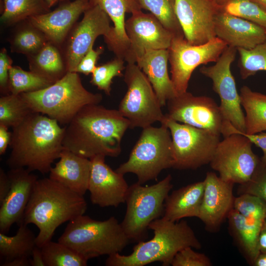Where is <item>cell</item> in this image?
Listing matches in <instances>:
<instances>
[{
	"instance_id": "cell-1",
	"label": "cell",
	"mask_w": 266,
	"mask_h": 266,
	"mask_svg": "<svg viewBox=\"0 0 266 266\" xmlns=\"http://www.w3.org/2000/svg\"><path fill=\"white\" fill-rule=\"evenodd\" d=\"M130 125L118 110L87 105L65 126L64 149L89 159L97 155L117 157Z\"/></svg>"
},
{
	"instance_id": "cell-2",
	"label": "cell",
	"mask_w": 266,
	"mask_h": 266,
	"mask_svg": "<svg viewBox=\"0 0 266 266\" xmlns=\"http://www.w3.org/2000/svg\"><path fill=\"white\" fill-rule=\"evenodd\" d=\"M60 125L55 119L33 112L12 128L11 151L6 161L10 169L24 167L43 174L49 173L64 150L65 128Z\"/></svg>"
},
{
	"instance_id": "cell-3",
	"label": "cell",
	"mask_w": 266,
	"mask_h": 266,
	"mask_svg": "<svg viewBox=\"0 0 266 266\" xmlns=\"http://www.w3.org/2000/svg\"><path fill=\"white\" fill-rule=\"evenodd\" d=\"M87 208L84 196L49 177L39 179L33 186L23 222L38 228L36 245L41 248L51 240L59 226L84 214Z\"/></svg>"
},
{
	"instance_id": "cell-4",
	"label": "cell",
	"mask_w": 266,
	"mask_h": 266,
	"mask_svg": "<svg viewBox=\"0 0 266 266\" xmlns=\"http://www.w3.org/2000/svg\"><path fill=\"white\" fill-rule=\"evenodd\" d=\"M148 229L154 236L148 241L141 240L128 255L112 254L106 259L107 266H144L155 262L164 266L171 265L176 254L187 247L200 249L201 244L188 223L172 222L162 217L152 222Z\"/></svg>"
},
{
	"instance_id": "cell-5",
	"label": "cell",
	"mask_w": 266,
	"mask_h": 266,
	"mask_svg": "<svg viewBox=\"0 0 266 266\" xmlns=\"http://www.w3.org/2000/svg\"><path fill=\"white\" fill-rule=\"evenodd\" d=\"M33 112L45 115L60 125H67L84 106L99 104L102 96L83 86L78 73L68 71L43 89L20 94Z\"/></svg>"
},
{
	"instance_id": "cell-6",
	"label": "cell",
	"mask_w": 266,
	"mask_h": 266,
	"mask_svg": "<svg viewBox=\"0 0 266 266\" xmlns=\"http://www.w3.org/2000/svg\"><path fill=\"white\" fill-rule=\"evenodd\" d=\"M130 239L114 216L99 221L82 215L69 221L58 242L88 261L120 253Z\"/></svg>"
},
{
	"instance_id": "cell-7",
	"label": "cell",
	"mask_w": 266,
	"mask_h": 266,
	"mask_svg": "<svg viewBox=\"0 0 266 266\" xmlns=\"http://www.w3.org/2000/svg\"><path fill=\"white\" fill-rule=\"evenodd\" d=\"M173 163L170 132L161 124L143 128L128 160L115 170L124 175L133 173L137 183L143 184L156 179L164 169L172 167Z\"/></svg>"
},
{
	"instance_id": "cell-8",
	"label": "cell",
	"mask_w": 266,
	"mask_h": 266,
	"mask_svg": "<svg viewBox=\"0 0 266 266\" xmlns=\"http://www.w3.org/2000/svg\"><path fill=\"white\" fill-rule=\"evenodd\" d=\"M171 180L168 174L150 186L136 182L129 186L126 212L121 225L130 240H143L150 224L163 216L165 200L173 187Z\"/></svg>"
},
{
	"instance_id": "cell-9",
	"label": "cell",
	"mask_w": 266,
	"mask_h": 266,
	"mask_svg": "<svg viewBox=\"0 0 266 266\" xmlns=\"http://www.w3.org/2000/svg\"><path fill=\"white\" fill-rule=\"evenodd\" d=\"M161 124L170 132L173 168L196 169L210 163L220 141V134L179 123L166 114Z\"/></svg>"
},
{
	"instance_id": "cell-10",
	"label": "cell",
	"mask_w": 266,
	"mask_h": 266,
	"mask_svg": "<svg viewBox=\"0 0 266 266\" xmlns=\"http://www.w3.org/2000/svg\"><path fill=\"white\" fill-rule=\"evenodd\" d=\"M124 80L127 91L118 111L130 122V129L152 126L165 117L162 106L146 75L136 63H128Z\"/></svg>"
},
{
	"instance_id": "cell-11",
	"label": "cell",
	"mask_w": 266,
	"mask_h": 266,
	"mask_svg": "<svg viewBox=\"0 0 266 266\" xmlns=\"http://www.w3.org/2000/svg\"><path fill=\"white\" fill-rule=\"evenodd\" d=\"M227 47L217 37L202 44L192 45L184 34L173 35L167 50L170 78L176 96L187 91L191 76L198 66L216 62Z\"/></svg>"
},
{
	"instance_id": "cell-12",
	"label": "cell",
	"mask_w": 266,
	"mask_h": 266,
	"mask_svg": "<svg viewBox=\"0 0 266 266\" xmlns=\"http://www.w3.org/2000/svg\"><path fill=\"white\" fill-rule=\"evenodd\" d=\"M245 135L232 133L220 140L209 163L223 180L239 185L249 181L261 160L252 150Z\"/></svg>"
},
{
	"instance_id": "cell-13",
	"label": "cell",
	"mask_w": 266,
	"mask_h": 266,
	"mask_svg": "<svg viewBox=\"0 0 266 266\" xmlns=\"http://www.w3.org/2000/svg\"><path fill=\"white\" fill-rule=\"evenodd\" d=\"M237 51L236 48L228 46L214 65L203 66L200 71L212 80L213 89L220 99L219 106L224 120L237 131L245 133V115L231 70Z\"/></svg>"
},
{
	"instance_id": "cell-14",
	"label": "cell",
	"mask_w": 266,
	"mask_h": 266,
	"mask_svg": "<svg viewBox=\"0 0 266 266\" xmlns=\"http://www.w3.org/2000/svg\"><path fill=\"white\" fill-rule=\"evenodd\" d=\"M166 115L179 123L221 134L224 119L220 106L211 98L186 91L167 101Z\"/></svg>"
},
{
	"instance_id": "cell-15",
	"label": "cell",
	"mask_w": 266,
	"mask_h": 266,
	"mask_svg": "<svg viewBox=\"0 0 266 266\" xmlns=\"http://www.w3.org/2000/svg\"><path fill=\"white\" fill-rule=\"evenodd\" d=\"M107 14L98 5H92L84 12L82 20L69 33L64 58L67 72H74L81 59L93 47L100 35L106 37L112 27Z\"/></svg>"
},
{
	"instance_id": "cell-16",
	"label": "cell",
	"mask_w": 266,
	"mask_h": 266,
	"mask_svg": "<svg viewBox=\"0 0 266 266\" xmlns=\"http://www.w3.org/2000/svg\"><path fill=\"white\" fill-rule=\"evenodd\" d=\"M130 45L124 60L135 63L137 58L151 50L167 49L173 34L151 13L141 10L132 14L125 22Z\"/></svg>"
},
{
	"instance_id": "cell-17",
	"label": "cell",
	"mask_w": 266,
	"mask_h": 266,
	"mask_svg": "<svg viewBox=\"0 0 266 266\" xmlns=\"http://www.w3.org/2000/svg\"><path fill=\"white\" fill-rule=\"evenodd\" d=\"M223 8L212 0H175L184 37L192 45L202 44L216 37L215 19Z\"/></svg>"
},
{
	"instance_id": "cell-18",
	"label": "cell",
	"mask_w": 266,
	"mask_h": 266,
	"mask_svg": "<svg viewBox=\"0 0 266 266\" xmlns=\"http://www.w3.org/2000/svg\"><path fill=\"white\" fill-rule=\"evenodd\" d=\"M105 156L90 159L91 170L88 190L91 202L101 207H117L126 200L129 187L124 174L113 170L105 162Z\"/></svg>"
},
{
	"instance_id": "cell-19",
	"label": "cell",
	"mask_w": 266,
	"mask_h": 266,
	"mask_svg": "<svg viewBox=\"0 0 266 266\" xmlns=\"http://www.w3.org/2000/svg\"><path fill=\"white\" fill-rule=\"evenodd\" d=\"M198 216L210 232H216L233 208L234 184L221 179L215 173L207 172Z\"/></svg>"
},
{
	"instance_id": "cell-20",
	"label": "cell",
	"mask_w": 266,
	"mask_h": 266,
	"mask_svg": "<svg viewBox=\"0 0 266 266\" xmlns=\"http://www.w3.org/2000/svg\"><path fill=\"white\" fill-rule=\"evenodd\" d=\"M11 181L10 190L0 204V233H7L14 223L19 226L33 186L36 175L26 168H10L7 172Z\"/></svg>"
},
{
	"instance_id": "cell-21",
	"label": "cell",
	"mask_w": 266,
	"mask_h": 266,
	"mask_svg": "<svg viewBox=\"0 0 266 266\" xmlns=\"http://www.w3.org/2000/svg\"><path fill=\"white\" fill-rule=\"evenodd\" d=\"M91 6L89 0H67L54 10L32 17L28 21L40 31L48 41L59 47L65 41L80 15Z\"/></svg>"
},
{
	"instance_id": "cell-22",
	"label": "cell",
	"mask_w": 266,
	"mask_h": 266,
	"mask_svg": "<svg viewBox=\"0 0 266 266\" xmlns=\"http://www.w3.org/2000/svg\"><path fill=\"white\" fill-rule=\"evenodd\" d=\"M216 37L234 48L251 49L266 40V31L248 20L229 14L224 9L214 21Z\"/></svg>"
},
{
	"instance_id": "cell-23",
	"label": "cell",
	"mask_w": 266,
	"mask_h": 266,
	"mask_svg": "<svg viewBox=\"0 0 266 266\" xmlns=\"http://www.w3.org/2000/svg\"><path fill=\"white\" fill-rule=\"evenodd\" d=\"M92 5H99L113 23L109 34L104 38L108 48L116 57L124 60L130 42L125 30L126 13L141 10L137 0H89Z\"/></svg>"
},
{
	"instance_id": "cell-24",
	"label": "cell",
	"mask_w": 266,
	"mask_h": 266,
	"mask_svg": "<svg viewBox=\"0 0 266 266\" xmlns=\"http://www.w3.org/2000/svg\"><path fill=\"white\" fill-rule=\"evenodd\" d=\"M91 170L90 159L64 149L49 177L84 196L88 190Z\"/></svg>"
},
{
	"instance_id": "cell-25",
	"label": "cell",
	"mask_w": 266,
	"mask_h": 266,
	"mask_svg": "<svg viewBox=\"0 0 266 266\" xmlns=\"http://www.w3.org/2000/svg\"><path fill=\"white\" fill-rule=\"evenodd\" d=\"M168 50L159 49L146 51L137 58L135 63L146 75L162 107L176 96L168 73Z\"/></svg>"
},
{
	"instance_id": "cell-26",
	"label": "cell",
	"mask_w": 266,
	"mask_h": 266,
	"mask_svg": "<svg viewBox=\"0 0 266 266\" xmlns=\"http://www.w3.org/2000/svg\"><path fill=\"white\" fill-rule=\"evenodd\" d=\"M203 191V181L174 190L165 200L162 217L172 222L186 217L198 218Z\"/></svg>"
},
{
	"instance_id": "cell-27",
	"label": "cell",
	"mask_w": 266,
	"mask_h": 266,
	"mask_svg": "<svg viewBox=\"0 0 266 266\" xmlns=\"http://www.w3.org/2000/svg\"><path fill=\"white\" fill-rule=\"evenodd\" d=\"M227 219L233 238L244 256L252 264L260 252L258 240L264 221L248 219L233 208Z\"/></svg>"
},
{
	"instance_id": "cell-28",
	"label": "cell",
	"mask_w": 266,
	"mask_h": 266,
	"mask_svg": "<svg viewBox=\"0 0 266 266\" xmlns=\"http://www.w3.org/2000/svg\"><path fill=\"white\" fill-rule=\"evenodd\" d=\"M29 58L30 71L53 83L62 78L67 72L58 46L49 41Z\"/></svg>"
},
{
	"instance_id": "cell-29",
	"label": "cell",
	"mask_w": 266,
	"mask_h": 266,
	"mask_svg": "<svg viewBox=\"0 0 266 266\" xmlns=\"http://www.w3.org/2000/svg\"><path fill=\"white\" fill-rule=\"evenodd\" d=\"M239 95L245 112V133L253 134L266 131V95L245 85L241 87Z\"/></svg>"
},
{
	"instance_id": "cell-30",
	"label": "cell",
	"mask_w": 266,
	"mask_h": 266,
	"mask_svg": "<svg viewBox=\"0 0 266 266\" xmlns=\"http://www.w3.org/2000/svg\"><path fill=\"white\" fill-rule=\"evenodd\" d=\"M22 222L15 235L7 236L0 233V256L3 262L19 257L30 258L36 245V237Z\"/></svg>"
},
{
	"instance_id": "cell-31",
	"label": "cell",
	"mask_w": 266,
	"mask_h": 266,
	"mask_svg": "<svg viewBox=\"0 0 266 266\" xmlns=\"http://www.w3.org/2000/svg\"><path fill=\"white\" fill-rule=\"evenodd\" d=\"M2 3L0 21L10 25L50 10L44 0H1Z\"/></svg>"
},
{
	"instance_id": "cell-32",
	"label": "cell",
	"mask_w": 266,
	"mask_h": 266,
	"mask_svg": "<svg viewBox=\"0 0 266 266\" xmlns=\"http://www.w3.org/2000/svg\"><path fill=\"white\" fill-rule=\"evenodd\" d=\"M141 9L148 10L174 35L184 34L175 9V0H137Z\"/></svg>"
},
{
	"instance_id": "cell-33",
	"label": "cell",
	"mask_w": 266,
	"mask_h": 266,
	"mask_svg": "<svg viewBox=\"0 0 266 266\" xmlns=\"http://www.w3.org/2000/svg\"><path fill=\"white\" fill-rule=\"evenodd\" d=\"M45 266H86L88 260L67 246L51 240L41 248Z\"/></svg>"
},
{
	"instance_id": "cell-34",
	"label": "cell",
	"mask_w": 266,
	"mask_h": 266,
	"mask_svg": "<svg viewBox=\"0 0 266 266\" xmlns=\"http://www.w3.org/2000/svg\"><path fill=\"white\" fill-rule=\"evenodd\" d=\"M54 83L31 71L12 66L9 71L8 88L10 94L20 95L37 91Z\"/></svg>"
},
{
	"instance_id": "cell-35",
	"label": "cell",
	"mask_w": 266,
	"mask_h": 266,
	"mask_svg": "<svg viewBox=\"0 0 266 266\" xmlns=\"http://www.w3.org/2000/svg\"><path fill=\"white\" fill-rule=\"evenodd\" d=\"M32 112L20 95L9 94L0 98V125L14 127Z\"/></svg>"
},
{
	"instance_id": "cell-36",
	"label": "cell",
	"mask_w": 266,
	"mask_h": 266,
	"mask_svg": "<svg viewBox=\"0 0 266 266\" xmlns=\"http://www.w3.org/2000/svg\"><path fill=\"white\" fill-rule=\"evenodd\" d=\"M241 77L245 79L259 71H266V40L251 49H237Z\"/></svg>"
},
{
	"instance_id": "cell-37",
	"label": "cell",
	"mask_w": 266,
	"mask_h": 266,
	"mask_svg": "<svg viewBox=\"0 0 266 266\" xmlns=\"http://www.w3.org/2000/svg\"><path fill=\"white\" fill-rule=\"evenodd\" d=\"M45 35L39 30L29 26L19 30L11 41L14 52L30 56L38 52L48 42Z\"/></svg>"
},
{
	"instance_id": "cell-38",
	"label": "cell",
	"mask_w": 266,
	"mask_h": 266,
	"mask_svg": "<svg viewBox=\"0 0 266 266\" xmlns=\"http://www.w3.org/2000/svg\"><path fill=\"white\" fill-rule=\"evenodd\" d=\"M227 13L252 22L266 31V9L252 0H230L224 7Z\"/></svg>"
},
{
	"instance_id": "cell-39",
	"label": "cell",
	"mask_w": 266,
	"mask_h": 266,
	"mask_svg": "<svg viewBox=\"0 0 266 266\" xmlns=\"http://www.w3.org/2000/svg\"><path fill=\"white\" fill-rule=\"evenodd\" d=\"M124 60L116 57L114 59L100 66H97L92 73L91 83L99 90L110 95L112 79L116 76H124L125 69Z\"/></svg>"
},
{
	"instance_id": "cell-40",
	"label": "cell",
	"mask_w": 266,
	"mask_h": 266,
	"mask_svg": "<svg viewBox=\"0 0 266 266\" xmlns=\"http://www.w3.org/2000/svg\"><path fill=\"white\" fill-rule=\"evenodd\" d=\"M233 209L248 219L264 221L266 218V203L250 194L235 197Z\"/></svg>"
},
{
	"instance_id": "cell-41",
	"label": "cell",
	"mask_w": 266,
	"mask_h": 266,
	"mask_svg": "<svg viewBox=\"0 0 266 266\" xmlns=\"http://www.w3.org/2000/svg\"><path fill=\"white\" fill-rule=\"evenodd\" d=\"M238 190L239 195L250 194L266 203V166L261 162L251 179L240 184Z\"/></svg>"
},
{
	"instance_id": "cell-42",
	"label": "cell",
	"mask_w": 266,
	"mask_h": 266,
	"mask_svg": "<svg viewBox=\"0 0 266 266\" xmlns=\"http://www.w3.org/2000/svg\"><path fill=\"white\" fill-rule=\"evenodd\" d=\"M192 247H185L178 252L174 257L172 266H210V259L204 254L194 251Z\"/></svg>"
},
{
	"instance_id": "cell-43",
	"label": "cell",
	"mask_w": 266,
	"mask_h": 266,
	"mask_svg": "<svg viewBox=\"0 0 266 266\" xmlns=\"http://www.w3.org/2000/svg\"><path fill=\"white\" fill-rule=\"evenodd\" d=\"M232 133L244 134L249 139L253 144L260 148L263 154L261 162L263 165L266 166V133L262 132L256 134H248L239 132L235 130L229 122H226L223 128L222 134L224 137Z\"/></svg>"
},
{
	"instance_id": "cell-44",
	"label": "cell",
	"mask_w": 266,
	"mask_h": 266,
	"mask_svg": "<svg viewBox=\"0 0 266 266\" xmlns=\"http://www.w3.org/2000/svg\"><path fill=\"white\" fill-rule=\"evenodd\" d=\"M103 51L102 47H100L96 50L92 47L81 59L74 72L85 75L92 73L97 66L96 64L98 59Z\"/></svg>"
},
{
	"instance_id": "cell-45",
	"label": "cell",
	"mask_w": 266,
	"mask_h": 266,
	"mask_svg": "<svg viewBox=\"0 0 266 266\" xmlns=\"http://www.w3.org/2000/svg\"><path fill=\"white\" fill-rule=\"evenodd\" d=\"M12 63V61L8 55L6 50L1 49L0 52V89L3 95L10 94L8 88L9 71Z\"/></svg>"
},
{
	"instance_id": "cell-46",
	"label": "cell",
	"mask_w": 266,
	"mask_h": 266,
	"mask_svg": "<svg viewBox=\"0 0 266 266\" xmlns=\"http://www.w3.org/2000/svg\"><path fill=\"white\" fill-rule=\"evenodd\" d=\"M11 188V181L7 173L0 169V204L8 194Z\"/></svg>"
},
{
	"instance_id": "cell-47",
	"label": "cell",
	"mask_w": 266,
	"mask_h": 266,
	"mask_svg": "<svg viewBox=\"0 0 266 266\" xmlns=\"http://www.w3.org/2000/svg\"><path fill=\"white\" fill-rule=\"evenodd\" d=\"M8 128L0 125V155L5 153L7 147L10 144L11 132L8 130Z\"/></svg>"
},
{
	"instance_id": "cell-48",
	"label": "cell",
	"mask_w": 266,
	"mask_h": 266,
	"mask_svg": "<svg viewBox=\"0 0 266 266\" xmlns=\"http://www.w3.org/2000/svg\"><path fill=\"white\" fill-rule=\"evenodd\" d=\"M32 266H45L41 248L35 246L33 249L30 259Z\"/></svg>"
},
{
	"instance_id": "cell-49",
	"label": "cell",
	"mask_w": 266,
	"mask_h": 266,
	"mask_svg": "<svg viewBox=\"0 0 266 266\" xmlns=\"http://www.w3.org/2000/svg\"><path fill=\"white\" fill-rule=\"evenodd\" d=\"M30 258L19 257L1 263V266H29Z\"/></svg>"
},
{
	"instance_id": "cell-50",
	"label": "cell",
	"mask_w": 266,
	"mask_h": 266,
	"mask_svg": "<svg viewBox=\"0 0 266 266\" xmlns=\"http://www.w3.org/2000/svg\"><path fill=\"white\" fill-rule=\"evenodd\" d=\"M258 245L260 252L266 253V218L263 222L260 231Z\"/></svg>"
},
{
	"instance_id": "cell-51",
	"label": "cell",
	"mask_w": 266,
	"mask_h": 266,
	"mask_svg": "<svg viewBox=\"0 0 266 266\" xmlns=\"http://www.w3.org/2000/svg\"><path fill=\"white\" fill-rule=\"evenodd\" d=\"M252 264L255 266H266V253L260 252Z\"/></svg>"
},
{
	"instance_id": "cell-52",
	"label": "cell",
	"mask_w": 266,
	"mask_h": 266,
	"mask_svg": "<svg viewBox=\"0 0 266 266\" xmlns=\"http://www.w3.org/2000/svg\"><path fill=\"white\" fill-rule=\"evenodd\" d=\"M216 4H217L219 6L224 8L225 5L230 0H212Z\"/></svg>"
},
{
	"instance_id": "cell-53",
	"label": "cell",
	"mask_w": 266,
	"mask_h": 266,
	"mask_svg": "<svg viewBox=\"0 0 266 266\" xmlns=\"http://www.w3.org/2000/svg\"><path fill=\"white\" fill-rule=\"evenodd\" d=\"M48 6L50 8L59 1H63V0H44Z\"/></svg>"
},
{
	"instance_id": "cell-54",
	"label": "cell",
	"mask_w": 266,
	"mask_h": 266,
	"mask_svg": "<svg viewBox=\"0 0 266 266\" xmlns=\"http://www.w3.org/2000/svg\"><path fill=\"white\" fill-rule=\"evenodd\" d=\"M266 9V0H252Z\"/></svg>"
}]
</instances>
